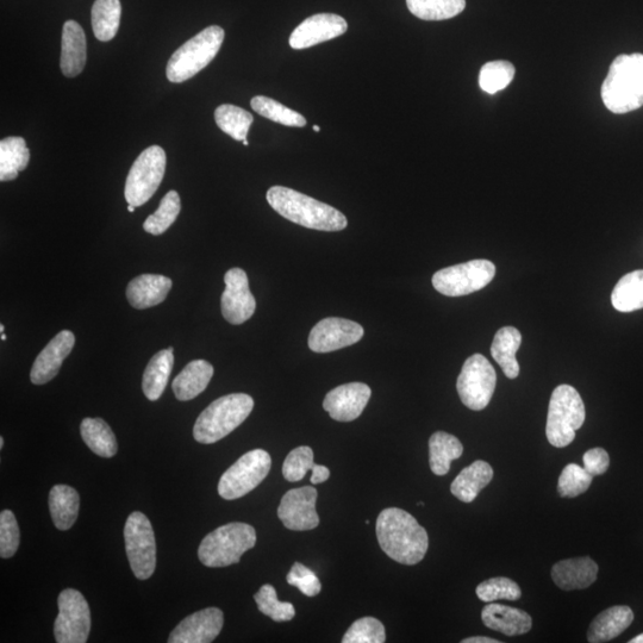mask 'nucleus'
I'll return each instance as SVG.
<instances>
[{"label": "nucleus", "instance_id": "1", "mask_svg": "<svg viewBox=\"0 0 643 643\" xmlns=\"http://www.w3.org/2000/svg\"><path fill=\"white\" fill-rule=\"evenodd\" d=\"M377 538L387 557L403 565H416L426 557L427 530L416 518L398 508L385 509L377 520Z\"/></svg>", "mask_w": 643, "mask_h": 643}, {"label": "nucleus", "instance_id": "2", "mask_svg": "<svg viewBox=\"0 0 643 643\" xmlns=\"http://www.w3.org/2000/svg\"><path fill=\"white\" fill-rule=\"evenodd\" d=\"M266 198L274 211L298 226L321 232H341L348 226L346 216L333 206L289 187L273 186Z\"/></svg>", "mask_w": 643, "mask_h": 643}, {"label": "nucleus", "instance_id": "3", "mask_svg": "<svg viewBox=\"0 0 643 643\" xmlns=\"http://www.w3.org/2000/svg\"><path fill=\"white\" fill-rule=\"evenodd\" d=\"M602 99L614 114H628L643 106V54H623L611 64L602 85Z\"/></svg>", "mask_w": 643, "mask_h": 643}, {"label": "nucleus", "instance_id": "4", "mask_svg": "<svg viewBox=\"0 0 643 643\" xmlns=\"http://www.w3.org/2000/svg\"><path fill=\"white\" fill-rule=\"evenodd\" d=\"M254 408L253 398L246 393H233L212 402L196 421L193 436L203 445L220 441L240 427Z\"/></svg>", "mask_w": 643, "mask_h": 643}, {"label": "nucleus", "instance_id": "5", "mask_svg": "<svg viewBox=\"0 0 643 643\" xmlns=\"http://www.w3.org/2000/svg\"><path fill=\"white\" fill-rule=\"evenodd\" d=\"M257 543V533L247 523L226 524L205 536L198 558L206 567H227L240 563L241 557Z\"/></svg>", "mask_w": 643, "mask_h": 643}, {"label": "nucleus", "instance_id": "6", "mask_svg": "<svg viewBox=\"0 0 643 643\" xmlns=\"http://www.w3.org/2000/svg\"><path fill=\"white\" fill-rule=\"evenodd\" d=\"M224 36L226 33L221 27L211 26L185 42L168 61L167 79L171 83L180 84L195 77L216 58Z\"/></svg>", "mask_w": 643, "mask_h": 643}, {"label": "nucleus", "instance_id": "7", "mask_svg": "<svg viewBox=\"0 0 643 643\" xmlns=\"http://www.w3.org/2000/svg\"><path fill=\"white\" fill-rule=\"evenodd\" d=\"M586 411L582 397L571 385H560L549 401L546 435L548 442L565 448L576 439V432L583 427Z\"/></svg>", "mask_w": 643, "mask_h": 643}, {"label": "nucleus", "instance_id": "8", "mask_svg": "<svg viewBox=\"0 0 643 643\" xmlns=\"http://www.w3.org/2000/svg\"><path fill=\"white\" fill-rule=\"evenodd\" d=\"M271 466V455L264 449H254L242 455L224 472L218 483V493L228 501L248 495L264 482L271 471Z\"/></svg>", "mask_w": 643, "mask_h": 643}, {"label": "nucleus", "instance_id": "9", "mask_svg": "<svg viewBox=\"0 0 643 643\" xmlns=\"http://www.w3.org/2000/svg\"><path fill=\"white\" fill-rule=\"evenodd\" d=\"M166 162V153L159 146L149 147L140 154L131 166L124 190L128 204L139 208L155 195L165 177Z\"/></svg>", "mask_w": 643, "mask_h": 643}, {"label": "nucleus", "instance_id": "10", "mask_svg": "<svg viewBox=\"0 0 643 643\" xmlns=\"http://www.w3.org/2000/svg\"><path fill=\"white\" fill-rule=\"evenodd\" d=\"M496 276V266L479 259L443 268L433 276L434 289L443 296L461 297L483 290Z\"/></svg>", "mask_w": 643, "mask_h": 643}, {"label": "nucleus", "instance_id": "11", "mask_svg": "<svg viewBox=\"0 0 643 643\" xmlns=\"http://www.w3.org/2000/svg\"><path fill=\"white\" fill-rule=\"evenodd\" d=\"M496 384L497 374L491 362L482 354H474L465 361L457 390L465 407L480 411L490 404Z\"/></svg>", "mask_w": 643, "mask_h": 643}, {"label": "nucleus", "instance_id": "12", "mask_svg": "<svg viewBox=\"0 0 643 643\" xmlns=\"http://www.w3.org/2000/svg\"><path fill=\"white\" fill-rule=\"evenodd\" d=\"M127 557L135 577L146 580L153 576L156 567L155 534L146 515L135 511L124 527Z\"/></svg>", "mask_w": 643, "mask_h": 643}, {"label": "nucleus", "instance_id": "13", "mask_svg": "<svg viewBox=\"0 0 643 643\" xmlns=\"http://www.w3.org/2000/svg\"><path fill=\"white\" fill-rule=\"evenodd\" d=\"M59 615L54 623L58 643H85L91 630V610L81 593L66 589L59 596Z\"/></svg>", "mask_w": 643, "mask_h": 643}, {"label": "nucleus", "instance_id": "14", "mask_svg": "<svg viewBox=\"0 0 643 643\" xmlns=\"http://www.w3.org/2000/svg\"><path fill=\"white\" fill-rule=\"evenodd\" d=\"M364 333V328L357 322L339 317L324 318L311 329L309 348L315 353L339 351L358 343Z\"/></svg>", "mask_w": 643, "mask_h": 643}, {"label": "nucleus", "instance_id": "15", "mask_svg": "<svg viewBox=\"0 0 643 643\" xmlns=\"http://www.w3.org/2000/svg\"><path fill=\"white\" fill-rule=\"evenodd\" d=\"M317 490L314 486L292 489L285 493L278 508V516L287 529L307 532L320 524L316 511Z\"/></svg>", "mask_w": 643, "mask_h": 643}, {"label": "nucleus", "instance_id": "16", "mask_svg": "<svg viewBox=\"0 0 643 643\" xmlns=\"http://www.w3.org/2000/svg\"><path fill=\"white\" fill-rule=\"evenodd\" d=\"M226 290L221 299L222 315L230 324L245 323L254 315L257 302L251 289L247 273L241 268H232L224 276Z\"/></svg>", "mask_w": 643, "mask_h": 643}, {"label": "nucleus", "instance_id": "17", "mask_svg": "<svg viewBox=\"0 0 643 643\" xmlns=\"http://www.w3.org/2000/svg\"><path fill=\"white\" fill-rule=\"evenodd\" d=\"M345 18L334 14H317L307 18L292 31L290 46L293 49H307L320 45L346 33Z\"/></svg>", "mask_w": 643, "mask_h": 643}, {"label": "nucleus", "instance_id": "18", "mask_svg": "<svg viewBox=\"0 0 643 643\" xmlns=\"http://www.w3.org/2000/svg\"><path fill=\"white\" fill-rule=\"evenodd\" d=\"M371 395L370 386L364 383L337 386L336 389L327 393L323 409L335 421L352 422L357 420L365 410Z\"/></svg>", "mask_w": 643, "mask_h": 643}, {"label": "nucleus", "instance_id": "19", "mask_svg": "<svg viewBox=\"0 0 643 643\" xmlns=\"http://www.w3.org/2000/svg\"><path fill=\"white\" fill-rule=\"evenodd\" d=\"M224 615L218 608H208L187 616L173 630L170 643H210L220 635Z\"/></svg>", "mask_w": 643, "mask_h": 643}, {"label": "nucleus", "instance_id": "20", "mask_svg": "<svg viewBox=\"0 0 643 643\" xmlns=\"http://www.w3.org/2000/svg\"><path fill=\"white\" fill-rule=\"evenodd\" d=\"M76 337L70 330H62L43 348L31 368L30 379L35 385L51 382L60 371L64 360L71 354Z\"/></svg>", "mask_w": 643, "mask_h": 643}, {"label": "nucleus", "instance_id": "21", "mask_svg": "<svg viewBox=\"0 0 643 643\" xmlns=\"http://www.w3.org/2000/svg\"><path fill=\"white\" fill-rule=\"evenodd\" d=\"M598 565L589 557L559 561L552 568V578L564 591L584 590L596 582Z\"/></svg>", "mask_w": 643, "mask_h": 643}, {"label": "nucleus", "instance_id": "22", "mask_svg": "<svg viewBox=\"0 0 643 643\" xmlns=\"http://www.w3.org/2000/svg\"><path fill=\"white\" fill-rule=\"evenodd\" d=\"M172 289V280L160 274H142L128 284L127 298L139 310L155 307L165 301Z\"/></svg>", "mask_w": 643, "mask_h": 643}, {"label": "nucleus", "instance_id": "23", "mask_svg": "<svg viewBox=\"0 0 643 643\" xmlns=\"http://www.w3.org/2000/svg\"><path fill=\"white\" fill-rule=\"evenodd\" d=\"M87 59L86 36L76 21H67L62 30L60 67L64 76L74 78L84 71Z\"/></svg>", "mask_w": 643, "mask_h": 643}, {"label": "nucleus", "instance_id": "24", "mask_svg": "<svg viewBox=\"0 0 643 643\" xmlns=\"http://www.w3.org/2000/svg\"><path fill=\"white\" fill-rule=\"evenodd\" d=\"M482 620L486 627L507 636L527 634L533 627V618L526 611L495 602L483 609Z\"/></svg>", "mask_w": 643, "mask_h": 643}, {"label": "nucleus", "instance_id": "25", "mask_svg": "<svg viewBox=\"0 0 643 643\" xmlns=\"http://www.w3.org/2000/svg\"><path fill=\"white\" fill-rule=\"evenodd\" d=\"M634 621L633 610L624 605L604 610L591 623L588 640L591 643H603L614 640Z\"/></svg>", "mask_w": 643, "mask_h": 643}, {"label": "nucleus", "instance_id": "26", "mask_svg": "<svg viewBox=\"0 0 643 643\" xmlns=\"http://www.w3.org/2000/svg\"><path fill=\"white\" fill-rule=\"evenodd\" d=\"M212 376H214V367L210 362L193 360L174 379L172 384L174 395L181 402L191 401L208 387Z\"/></svg>", "mask_w": 643, "mask_h": 643}, {"label": "nucleus", "instance_id": "27", "mask_svg": "<svg viewBox=\"0 0 643 643\" xmlns=\"http://www.w3.org/2000/svg\"><path fill=\"white\" fill-rule=\"evenodd\" d=\"M493 470L490 464L483 460H477L476 463L464 468L459 476L454 479L451 491L459 501L472 503L491 483Z\"/></svg>", "mask_w": 643, "mask_h": 643}, {"label": "nucleus", "instance_id": "28", "mask_svg": "<svg viewBox=\"0 0 643 643\" xmlns=\"http://www.w3.org/2000/svg\"><path fill=\"white\" fill-rule=\"evenodd\" d=\"M522 335L514 327L499 329L491 346V355L501 366L505 376L516 379L520 374V365L516 360V353L520 349Z\"/></svg>", "mask_w": 643, "mask_h": 643}, {"label": "nucleus", "instance_id": "29", "mask_svg": "<svg viewBox=\"0 0 643 643\" xmlns=\"http://www.w3.org/2000/svg\"><path fill=\"white\" fill-rule=\"evenodd\" d=\"M174 365L173 348L156 353L143 373L142 390L149 401H158L164 393Z\"/></svg>", "mask_w": 643, "mask_h": 643}, {"label": "nucleus", "instance_id": "30", "mask_svg": "<svg viewBox=\"0 0 643 643\" xmlns=\"http://www.w3.org/2000/svg\"><path fill=\"white\" fill-rule=\"evenodd\" d=\"M80 497L76 489L68 485H55L49 493V509L52 520L59 530H68L76 523Z\"/></svg>", "mask_w": 643, "mask_h": 643}, {"label": "nucleus", "instance_id": "31", "mask_svg": "<svg viewBox=\"0 0 643 643\" xmlns=\"http://www.w3.org/2000/svg\"><path fill=\"white\" fill-rule=\"evenodd\" d=\"M464 446L455 436L438 432L429 440V464L436 476H446L453 460L463 455Z\"/></svg>", "mask_w": 643, "mask_h": 643}, {"label": "nucleus", "instance_id": "32", "mask_svg": "<svg viewBox=\"0 0 643 643\" xmlns=\"http://www.w3.org/2000/svg\"><path fill=\"white\" fill-rule=\"evenodd\" d=\"M80 433L93 453L102 458L115 457L118 449L116 436L102 418H85L81 422Z\"/></svg>", "mask_w": 643, "mask_h": 643}, {"label": "nucleus", "instance_id": "33", "mask_svg": "<svg viewBox=\"0 0 643 643\" xmlns=\"http://www.w3.org/2000/svg\"><path fill=\"white\" fill-rule=\"evenodd\" d=\"M30 152L23 137H6L0 141V180L11 181L26 170Z\"/></svg>", "mask_w": 643, "mask_h": 643}, {"label": "nucleus", "instance_id": "34", "mask_svg": "<svg viewBox=\"0 0 643 643\" xmlns=\"http://www.w3.org/2000/svg\"><path fill=\"white\" fill-rule=\"evenodd\" d=\"M611 303L620 312L643 309V270L626 274L611 293Z\"/></svg>", "mask_w": 643, "mask_h": 643}, {"label": "nucleus", "instance_id": "35", "mask_svg": "<svg viewBox=\"0 0 643 643\" xmlns=\"http://www.w3.org/2000/svg\"><path fill=\"white\" fill-rule=\"evenodd\" d=\"M122 6L120 0H96L92 8V28L97 40L109 42L120 29Z\"/></svg>", "mask_w": 643, "mask_h": 643}, {"label": "nucleus", "instance_id": "36", "mask_svg": "<svg viewBox=\"0 0 643 643\" xmlns=\"http://www.w3.org/2000/svg\"><path fill=\"white\" fill-rule=\"evenodd\" d=\"M411 14L423 21H445L466 8V0H407Z\"/></svg>", "mask_w": 643, "mask_h": 643}, {"label": "nucleus", "instance_id": "37", "mask_svg": "<svg viewBox=\"0 0 643 643\" xmlns=\"http://www.w3.org/2000/svg\"><path fill=\"white\" fill-rule=\"evenodd\" d=\"M215 121L223 133L233 137L236 141L247 140L249 129L254 122L251 112L232 104L218 106L215 111Z\"/></svg>", "mask_w": 643, "mask_h": 643}, {"label": "nucleus", "instance_id": "38", "mask_svg": "<svg viewBox=\"0 0 643 643\" xmlns=\"http://www.w3.org/2000/svg\"><path fill=\"white\" fill-rule=\"evenodd\" d=\"M251 106L255 112L273 122L283 124L285 127L303 128L307 120L295 110L286 108L285 105L274 101L272 98L257 96L252 99Z\"/></svg>", "mask_w": 643, "mask_h": 643}, {"label": "nucleus", "instance_id": "39", "mask_svg": "<svg viewBox=\"0 0 643 643\" xmlns=\"http://www.w3.org/2000/svg\"><path fill=\"white\" fill-rule=\"evenodd\" d=\"M181 209L180 197L177 191H170L161 199L159 209L149 216L143 224V229L154 236L167 232L177 221Z\"/></svg>", "mask_w": 643, "mask_h": 643}, {"label": "nucleus", "instance_id": "40", "mask_svg": "<svg viewBox=\"0 0 643 643\" xmlns=\"http://www.w3.org/2000/svg\"><path fill=\"white\" fill-rule=\"evenodd\" d=\"M515 77V67L511 62L499 60L491 61L485 64L480 70L479 86L490 95L502 91L513 81Z\"/></svg>", "mask_w": 643, "mask_h": 643}, {"label": "nucleus", "instance_id": "41", "mask_svg": "<svg viewBox=\"0 0 643 643\" xmlns=\"http://www.w3.org/2000/svg\"><path fill=\"white\" fill-rule=\"evenodd\" d=\"M258 608L262 614L271 617L276 622L291 621L296 615L295 607L291 603L280 602L276 589L272 585L262 586L254 596Z\"/></svg>", "mask_w": 643, "mask_h": 643}, {"label": "nucleus", "instance_id": "42", "mask_svg": "<svg viewBox=\"0 0 643 643\" xmlns=\"http://www.w3.org/2000/svg\"><path fill=\"white\" fill-rule=\"evenodd\" d=\"M477 596L480 601L492 603L496 601H518L522 597V591L514 580L505 577H496L485 580L477 588Z\"/></svg>", "mask_w": 643, "mask_h": 643}, {"label": "nucleus", "instance_id": "43", "mask_svg": "<svg viewBox=\"0 0 643 643\" xmlns=\"http://www.w3.org/2000/svg\"><path fill=\"white\" fill-rule=\"evenodd\" d=\"M320 465L314 461V452L308 446L298 447L287 455L283 465V476L287 482L297 483L309 471L315 472Z\"/></svg>", "mask_w": 643, "mask_h": 643}, {"label": "nucleus", "instance_id": "44", "mask_svg": "<svg viewBox=\"0 0 643 643\" xmlns=\"http://www.w3.org/2000/svg\"><path fill=\"white\" fill-rule=\"evenodd\" d=\"M593 476L577 464H570L561 472L558 492L561 497L574 498L589 490Z\"/></svg>", "mask_w": 643, "mask_h": 643}, {"label": "nucleus", "instance_id": "45", "mask_svg": "<svg viewBox=\"0 0 643 643\" xmlns=\"http://www.w3.org/2000/svg\"><path fill=\"white\" fill-rule=\"evenodd\" d=\"M385 641L384 624L373 617H364L355 621L342 639V643H383Z\"/></svg>", "mask_w": 643, "mask_h": 643}, {"label": "nucleus", "instance_id": "46", "mask_svg": "<svg viewBox=\"0 0 643 643\" xmlns=\"http://www.w3.org/2000/svg\"><path fill=\"white\" fill-rule=\"evenodd\" d=\"M20 527L14 513L3 510L0 514V557L9 559L14 557L20 547Z\"/></svg>", "mask_w": 643, "mask_h": 643}, {"label": "nucleus", "instance_id": "47", "mask_svg": "<svg viewBox=\"0 0 643 643\" xmlns=\"http://www.w3.org/2000/svg\"><path fill=\"white\" fill-rule=\"evenodd\" d=\"M287 583L304 593L305 596L315 597L322 590L320 578L307 566L296 563L292 566L291 571L287 574Z\"/></svg>", "mask_w": 643, "mask_h": 643}, {"label": "nucleus", "instance_id": "48", "mask_svg": "<svg viewBox=\"0 0 643 643\" xmlns=\"http://www.w3.org/2000/svg\"><path fill=\"white\" fill-rule=\"evenodd\" d=\"M584 468L591 476H602L610 466L609 454L603 448H593L583 457Z\"/></svg>", "mask_w": 643, "mask_h": 643}, {"label": "nucleus", "instance_id": "49", "mask_svg": "<svg viewBox=\"0 0 643 643\" xmlns=\"http://www.w3.org/2000/svg\"><path fill=\"white\" fill-rule=\"evenodd\" d=\"M330 477L329 468L323 465L317 468L315 472H312L311 484L317 485L327 482Z\"/></svg>", "mask_w": 643, "mask_h": 643}, {"label": "nucleus", "instance_id": "50", "mask_svg": "<svg viewBox=\"0 0 643 643\" xmlns=\"http://www.w3.org/2000/svg\"><path fill=\"white\" fill-rule=\"evenodd\" d=\"M463 643H501V641L485 638V636H474V638H468L463 641Z\"/></svg>", "mask_w": 643, "mask_h": 643}, {"label": "nucleus", "instance_id": "51", "mask_svg": "<svg viewBox=\"0 0 643 643\" xmlns=\"http://www.w3.org/2000/svg\"><path fill=\"white\" fill-rule=\"evenodd\" d=\"M630 643H643V634L636 636L633 640H630Z\"/></svg>", "mask_w": 643, "mask_h": 643}, {"label": "nucleus", "instance_id": "52", "mask_svg": "<svg viewBox=\"0 0 643 643\" xmlns=\"http://www.w3.org/2000/svg\"><path fill=\"white\" fill-rule=\"evenodd\" d=\"M135 208H136V206H134V205H130V204L128 205V211L129 212H134Z\"/></svg>", "mask_w": 643, "mask_h": 643}, {"label": "nucleus", "instance_id": "53", "mask_svg": "<svg viewBox=\"0 0 643 643\" xmlns=\"http://www.w3.org/2000/svg\"><path fill=\"white\" fill-rule=\"evenodd\" d=\"M4 447V438H0V448Z\"/></svg>", "mask_w": 643, "mask_h": 643}, {"label": "nucleus", "instance_id": "54", "mask_svg": "<svg viewBox=\"0 0 643 643\" xmlns=\"http://www.w3.org/2000/svg\"><path fill=\"white\" fill-rule=\"evenodd\" d=\"M314 130L316 131V133H320L321 131L320 127H317V126H314Z\"/></svg>", "mask_w": 643, "mask_h": 643}, {"label": "nucleus", "instance_id": "55", "mask_svg": "<svg viewBox=\"0 0 643 643\" xmlns=\"http://www.w3.org/2000/svg\"><path fill=\"white\" fill-rule=\"evenodd\" d=\"M0 333H2V334L4 333V326H3V324H2V326H0Z\"/></svg>", "mask_w": 643, "mask_h": 643}, {"label": "nucleus", "instance_id": "56", "mask_svg": "<svg viewBox=\"0 0 643 643\" xmlns=\"http://www.w3.org/2000/svg\"><path fill=\"white\" fill-rule=\"evenodd\" d=\"M243 145L249 146V142L247 140L243 141Z\"/></svg>", "mask_w": 643, "mask_h": 643}, {"label": "nucleus", "instance_id": "57", "mask_svg": "<svg viewBox=\"0 0 643 643\" xmlns=\"http://www.w3.org/2000/svg\"><path fill=\"white\" fill-rule=\"evenodd\" d=\"M2 340H3V341H5V340H6V335H5L4 333L2 334Z\"/></svg>", "mask_w": 643, "mask_h": 643}]
</instances>
